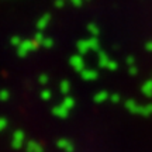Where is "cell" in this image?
Segmentation results:
<instances>
[{"label":"cell","mask_w":152,"mask_h":152,"mask_svg":"<svg viewBox=\"0 0 152 152\" xmlns=\"http://www.w3.org/2000/svg\"><path fill=\"white\" fill-rule=\"evenodd\" d=\"M38 48H39V45H38L34 39H23L21 44L17 47V55L24 58V56H27L28 54L37 51Z\"/></svg>","instance_id":"cell-1"},{"label":"cell","mask_w":152,"mask_h":152,"mask_svg":"<svg viewBox=\"0 0 152 152\" xmlns=\"http://www.w3.org/2000/svg\"><path fill=\"white\" fill-rule=\"evenodd\" d=\"M99 65L102 68H106V69H110V71H115L117 69V62H114L113 59H110L109 55L103 52L102 49L99 51Z\"/></svg>","instance_id":"cell-2"},{"label":"cell","mask_w":152,"mask_h":152,"mask_svg":"<svg viewBox=\"0 0 152 152\" xmlns=\"http://www.w3.org/2000/svg\"><path fill=\"white\" fill-rule=\"evenodd\" d=\"M69 64H71L72 68H73L76 72H79V73H82V72L86 69V68H85V59H83V56H82L80 54L71 56V58H69Z\"/></svg>","instance_id":"cell-3"},{"label":"cell","mask_w":152,"mask_h":152,"mask_svg":"<svg viewBox=\"0 0 152 152\" xmlns=\"http://www.w3.org/2000/svg\"><path fill=\"white\" fill-rule=\"evenodd\" d=\"M11 144L14 148H23L26 144H27V140H26V134L23 132L21 130L14 131L13 134V138H11Z\"/></svg>","instance_id":"cell-4"},{"label":"cell","mask_w":152,"mask_h":152,"mask_svg":"<svg viewBox=\"0 0 152 152\" xmlns=\"http://www.w3.org/2000/svg\"><path fill=\"white\" fill-rule=\"evenodd\" d=\"M51 23V14H44L42 17H39L37 21V30L38 31H42V30H45V28L48 27V24Z\"/></svg>","instance_id":"cell-5"},{"label":"cell","mask_w":152,"mask_h":152,"mask_svg":"<svg viewBox=\"0 0 152 152\" xmlns=\"http://www.w3.org/2000/svg\"><path fill=\"white\" fill-rule=\"evenodd\" d=\"M52 114L56 115L58 118H66L68 114H69V110L65 109L62 104H58V106H55L54 109H52Z\"/></svg>","instance_id":"cell-6"},{"label":"cell","mask_w":152,"mask_h":152,"mask_svg":"<svg viewBox=\"0 0 152 152\" xmlns=\"http://www.w3.org/2000/svg\"><path fill=\"white\" fill-rule=\"evenodd\" d=\"M76 48H77V51H79V54L80 55H85V54H87V52L92 51L87 39H79L77 44H76Z\"/></svg>","instance_id":"cell-7"},{"label":"cell","mask_w":152,"mask_h":152,"mask_svg":"<svg viewBox=\"0 0 152 152\" xmlns=\"http://www.w3.org/2000/svg\"><path fill=\"white\" fill-rule=\"evenodd\" d=\"M125 109L131 111L134 114H140V110H141V104H138L135 100H127L125 102Z\"/></svg>","instance_id":"cell-8"},{"label":"cell","mask_w":152,"mask_h":152,"mask_svg":"<svg viewBox=\"0 0 152 152\" xmlns=\"http://www.w3.org/2000/svg\"><path fill=\"white\" fill-rule=\"evenodd\" d=\"M58 148L62 149L64 152H73L75 145H73L71 141H68V140H59V141H58Z\"/></svg>","instance_id":"cell-9"},{"label":"cell","mask_w":152,"mask_h":152,"mask_svg":"<svg viewBox=\"0 0 152 152\" xmlns=\"http://www.w3.org/2000/svg\"><path fill=\"white\" fill-rule=\"evenodd\" d=\"M26 149H27V152H42L44 151L42 145H39L37 141H27Z\"/></svg>","instance_id":"cell-10"},{"label":"cell","mask_w":152,"mask_h":152,"mask_svg":"<svg viewBox=\"0 0 152 152\" xmlns=\"http://www.w3.org/2000/svg\"><path fill=\"white\" fill-rule=\"evenodd\" d=\"M82 79H85V80H94V79H97V72L94 71V69H85V71L80 73Z\"/></svg>","instance_id":"cell-11"},{"label":"cell","mask_w":152,"mask_h":152,"mask_svg":"<svg viewBox=\"0 0 152 152\" xmlns=\"http://www.w3.org/2000/svg\"><path fill=\"white\" fill-rule=\"evenodd\" d=\"M61 104H62V106H64L65 109H68L69 111H71V110L73 109V107H75V99L71 97V96H65Z\"/></svg>","instance_id":"cell-12"},{"label":"cell","mask_w":152,"mask_h":152,"mask_svg":"<svg viewBox=\"0 0 152 152\" xmlns=\"http://www.w3.org/2000/svg\"><path fill=\"white\" fill-rule=\"evenodd\" d=\"M107 99H110V94L106 90H102V92L96 93V96H94V102L96 103H103V102H106Z\"/></svg>","instance_id":"cell-13"},{"label":"cell","mask_w":152,"mask_h":152,"mask_svg":"<svg viewBox=\"0 0 152 152\" xmlns=\"http://www.w3.org/2000/svg\"><path fill=\"white\" fill-rule=\"evenodd\" d=\"M141 92L145 94V96H152V80H148L145 82L144 85H142V89H141Z\"/></svg>","instance_id":"cell-14"},{"label":"cell","mask_w":152,"mask_h":152,"mask_svg":"<svg viewBox=\"0 0 152 152\" xmlns=\"http://www.w3.org/2000/svg\"><path fill=\"white\" fill-rule=\"evenodd\" d=\"M87 41H89V45H90V49H92V51H97V52L100 51V44H99L97 37L89 38Z\"/></svg>","instance_id":"cell-15"},{"label":"cell","mask_w":152,"mask_h":152,"mask_svg":"<svg viewBox=\"0 0 152 152\" xmlns=\"http://www.w3.org/2000/svg\"><path fill=\"white\" fill-rule=\"evenodd\" d=\"M59 90H61V93H62V94L68 96V94H69V92H71V83H69L68 80H64L59 85Z\"/></svg>","instance_id":"cell-16"},{"label":"cell","mask_w":152,"mask_h":152,"mask_svg":"<svg viewBox=\"0 0 152 152\" xmlns=\"http://www.w3.org/2000/svg\"><path fill=\"white\" fill-rule=\"evenodd\" d=\"M140 114L144 115V117H148L152 114V104H147V106H141V110H140Z\"/></svg>","instance_id":"cell-17"},{"label":"cell","mask_w":152,"mask_h":152,"mask_svg":"<svg viewBox=\"0 0 152 152\" xmlns=\"http://www.w3.org/2000/svg\"><path fill=\"white\" fill-rule=\"evenodd\" d=\"M87 30H89V33L92 34L93 37H97L99 33H100V30H99V27L94 24V23H90L89 26H87Z\"/></svg>","instance_id":"cell-18"},{"label":"cell","mask_w":152,"mask_h":152,"mask_svg":"<svg viewBox=\"0 0 152 152\" xmlns=\"http://www.w3.org/2000/svg\"><path fill=\"white\" fill-rule=\"evenodd\" d=\"M41 47H44V48H47V49L52 48V47H54V39H52V38L45 37V39L42 41V45H41Z\"/></svg>","instance_id":"cell-19"},{"label":"cell","mask_w":152,"mask_h":152,"mask_svg":"<svg viewBox=\"0 0 152 152\" xmlns=\"http://www.w3.org/2000/svg\"><path fill=\"white\" fill-rule=\"evenodd\" d=\"M34 41H35V42L38 44V45H42V41L44 39H45V37H44L42 35V33H41V31H38L37 34H35V35H34V38H33Z\"/></svg>","instance_id":"cell-20"},{"label":"cell","mask_w":152,"mask_h":152,"mask_svg":"<svg viewBox=\"0 0 152 152\" xmlns=\"http://www.w3.org/2000/svg\"><path fill=\"white\" fill-rule=\"evenodd\" d=\"M21 41H23V39H21L20 37H18V35H14V37H11L10 44L13 45V47H16V48H17V47H18V45L21 44Z\"/></svg>","instance_id":"cell-21"},{"label":"cell","mask_w":152,"mask_h":152,"mask_svg":"<svg viewBox=\"0 0 152 152\" xmlns=\"http://www.w3.org/2000/svg\"><path fill=\"white\" fill-rule=\"evenodd\" d=\"M38 82H39V85H48V82H49L48 75H47V73L39 75V77H38Z\"/></svg>","instance_id":"cell-22"},{"label":"cell","mask_w":152,"mask_h":152,"mask_svg":"<svg viewBox=\"0 0 152 152\" xmlns=\"http://www.w3.org/2000/svg\"><path fill=\"white\" fill-rule=\"evenodd\" d=\"M51 97H52V93H51V90L45 89V90H42V92H41V99H42V100H49Z\"/></svg>","instance_id":"cell-23"},{"label":"cell","mask_w":152,"mask_h":152,"mask_svg":"<svg viewBox=\"0 0 152 152\" xmlns=\"http://www.w3.org/2000/svg\"><path fill=\"white\" fill-rule=\"evenodd\" d=\"M9 99H10L9 90H0V100H1V102H6V100H9Z\"/></svg>","instance_id":"cell-24"},{"label":"cell","mask_w":152,"mask_h":152,"mask_svg":"<svg viewBox=\"0 0 152 152\" xmlns=\"http://www.w3.org/2000/svg\"><path fill=\"white\" fill-rule=\"evenodd\" d=\"M65 1H69V3H72V4L75 6V7H80V6L83 4V0H65Z\"/></svg>","instance_id":"cell-25"},{"label":"cell","mask_w":152,"mask_h":152,"mask_svg":"<svg viewBox=\"0 0 152 152\" xmlns=\"http://www.w3.org/2000/svg\"><path fill=\"white\" fill-rule=\"evenodd\" d=\"M65 6V0H55V7L56 9H62Z\"/></svg>","instance_id":"cell-26"},{"label":"cell","mask_w":152,"mask_h":152,"mask_svg":"<svg viewBox=\"0 0 152 152\" xmlns=\"http://www.w3.org/2000/svg\"><path fill=\"white\" fill-rule=\"evenodd\" d=\"M6 127H7V121L4 118H0V132L3 130H6Z\"/></svg>","instance_id":"cell-27"},{"label":"cell","mask_w":152,"mask_h":152,"mask_svg":"<svg viewBox=\"0 0 152 152\" xmlns=\"http://www.w3.org/2000/svg\"><path fill=\"white\" fill-rule=\"evenodd\" d=\"M110 100H111L113 103H118V102H120V96L117 94V93H115V94H111V96H110Z\"/></svg>","instance_id":"cell-28"},{"label":"cell","mask_w":152,"mask_h":152,"mask_svg":"<svg viewBox=\"0 0 152 152\" xmlns=\"http://www.w3.org/2000/svg\"><path fill=\"white\" fill-rule=\"evenodd\" d=\"M130 73H131V75H135V73H137V68H135V66H131V68H130Z\"/></svg>","instance_id":"cell-29"},{"label":"cell","mask_w":152,"mask_h":152,"mask_svg":"<svg viewBox=\"0 0 152 152\" xmlns=\"http://www.w3.org/2000/svg\"><path fill=\"white\" fill-rule=\"evenodd\" d=\"M127 64H128V65H132V64H134V59H132V58H128V59H127Z\"/></svg>","instance_id":"cell-30"},{"label":"cell","mask_w":152,"mask_h":152,"mask_svg":"<svg viewBox=\"0 0 152 152\" xmlns=\"http://www.w3.org/2000/svg\"><path fill=\"white\" fill-rule=\"evenodd\" d=\"M147 49H148V51H152V42H148L147 44Z\"/></svg>","instance_id":"cell-31"}]
</instances>
